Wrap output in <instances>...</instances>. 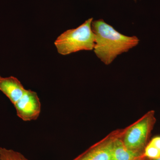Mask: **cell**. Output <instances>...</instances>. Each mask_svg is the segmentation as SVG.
Masks as SVG:
<instances>
[{
  "mask_svg": "<svg viewBox=\"0 0 160 160\" xmlns=\"http://www.w3.org/2000/svg\"><path fill=\"white\" fill-rule=\"evenodd\" d=\"M92 21L90 18L78 28L60 35L54 42L58 53L66 55L81 50H93L95 36L92 29Z\"/></svg>",
  "mask_w": 160,
  "mask_h": 160,
  "instance_id": "obj_2",
  "label": "cell"
},
{
  "mask_svg": "<svg viewBox=\"0 0 160 160\" xmlns=\"http://www.w3.org/2000/svg\"><path fill=\"white\" fill-rule=\"evenodd\" d=\"M2 77H1V76H0V81H1V80L2 79Z\"/></svg>",
  "mask_w": 160,
  "mask_h": 160,
  "instance_id": "obj_14",
  "label": "cell"
},
{
  "mask_svg": "<svg viewBox=\"0 0 160 160\" xmlns=\"http://www.w3.org/2000/svg\"><path fill=\"white\" fill-rule=\"evenodd\" d=\"M92 29L95 36V54L106 65H110L118 56L127 52L139 43L137 37L122 34L102 19L92 21Z\"/></svg>",
  "mask_w": 160,
  "mask_h": 160,
  "instance_id": "obj_1",
  "label": "cell"
},
{
  "mask_svg": "<svg viewBox=\"0 0 160 160\" xmlns=\"http://www.w3.org/2000/svg\"><path fill=\"white\" fill-rule=\"evenodd\" d=\"M143 156L147 158L155 160L160 157V150L149 143L144 149Z\"/></svg>",
  "mask_w": 160,
  "mask_h": 160,
  "instance_id": "obj_9",
  "label": "cell"
},
{
  "mask_svg": "<svg viewBox=\"0 0 160 160\" xmlns=\"http://www.w3.org/2000/svg\"><path fill=\"white\" fill-rule=\"evenodd\" d=\"M144 158H145V157H143V156L142 157H141V158H140L138 160H143V159H144Z\"/></svg>",
  "mask_w": 160,
  "mask_h": 160,
  "instance_id": "obj_11",
  "label": "cell"
},
{
  "mask_svg": "<svg viewBox=\"0 0 160 160\" xmlns=\"http://www.w3.org/2000/svg\"><path fill=\"white\" fill-rule=\"evenodd\" d=\"M26 90L19 80L14 77L2 78L0 81V90L13 105L22 98Z\"/></svg>",
  "mask_w": 160,
  "mask_h": 160,
  "instance_id": "obj_6",
  "label": "cell"
},
{
  "mask_svg": "<svg viewBox=\"0 0 160 160\" xmlns=\"http://www.w3.org/2000/svg\"><path fill=\"white\" fill-rule=\"evenodd\" d=\"M153 160H160V157L159 158H158L156 159Z\"/></svg>",
  "mask_w": 160,
  "mask_h": 160,
  "instance_id": "obj_13",
  "label": "cell"
},
{
  "mask_svg": "<svg viewBox=\"0 0 160 160\" xmlns=\"http://www.w3.org/2000/svg\"><path fill=\"white\" fill-rule=\"evenodd\" d=\"M143 160H153L150 159H148V158H144V159H143Z\"/></svg>",
  "mask_w": 160,
  "mask_h": 160,
  "instance_id": "obj_12",
  "label": "cell"
},
{
  "mask_svg": "<svg viewBox=\"0 0 160 160\" xmlns=\"http://www.w3.org/2000/svg\"><path fill=\"white\" fill-rule=\"evenodd\" d=\"M134 1H136V0H134Z\"/></svg>",
  "mask_w": 160,
  "mask_h": 160,
  "instance_id": "obj_15",
  "label": "cell"
},
{
  "mask_svg": "<svg viewBox=\"0 0 160 160\" xmlns=\"http://www.w3.org/2000/svg\"><path fill=\"white\" fill-rule=\"evenodd\" d=\"M124 129L113 141L111 160H138L143 156V153L128 149L125 146L122 138Z\"/></svg>",
  "mask_w": 160,
  "mask_h": 160,
  "instance_id": "obj_7",
  "label": "cell"
},
{
  "mask_svg": "<svg viewBox=\"0 0 160 160\" xmlns=\"http://www.w3.org/2000/svg\"><path fill=\"white\" fill-rule=\"evenodd\" d=\"M149 143L160 150V136L155 137L149 142Z\"/></svg>",
  "mask_w": 160,
  "mask_h": 160,
  "instance_id": "obj_10",
  "label": "cell"
},
{
  "mask_svg": "<svg viewBox=\"0 0 160 160\" xmlns=\"http://www.w3.org/2000/svg\"><path fill=\"white\" fill-rule=\"evenodd\" d=\"M156 122L155 112L151 110L124 129L122 138L125 146L128 149L143 153Z\"/></svg>",
  "mask_w": 160,
  "mask_h": 160,
  "instance_id": "obj_3",
  "label": "cell"
},
{
  "mask_svg": "<svg viewBox=\"0 0 160 160\" xmlns=\"http://www.w3.org/2000/svg\"><path fill=\"white\" fill-rule=\"evenodd\" d=\"M0 160H29L23 154L12 149L0 147Z\"/></svg>",
  "mask_w": 160,
  "mask_h": 160,
  "instance_id": "obj_8",
  "label": "cell"
},
{
  "mask_svg": "<svg viewBox=\"0 0 160 160\" xmlns=\"http://www.w3.org/2000/svg\"><path fill=\"white\" fill-rule=\"evenodd\" d=\"M17 115L25 122L37 119L41 111V103L37 93L26 89L22 98L14 105Z\"/></svg>",
  "mask_w": 160,
  "mask_h": 160,
  "instance_id": "obj_4",
  "label": "cell"
},
{
  "mask_svg": "<svg viewBox=\"0 0 160 160\" xmlns=\"http://www.w3.org/2000/svg\"><path fill=\"white\" fill-rule=\"evenodd\" d=\"M122 130L112 132L74 160H111L112 143Z\"/></svg>",
  "mask_w": 160,
  "mask_h": 160,
  "instance_id": "obj_5",
  "label": "cell"
}]
</instances>
